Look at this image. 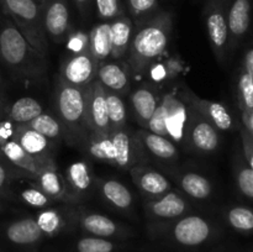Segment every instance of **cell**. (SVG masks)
Here are the masks:
<instances>
[{
    "label": "cell",
    "mask_w": 253,
    "mask_h": 252,
    "mask_svg": "<svg viewBox=\"0 0 253 252\" xmlns=\"http://www.w3.org/2000/svg\"><path fill=\"white\" fill-rule=\"evenodd\" d=\"M46 35L56 43L66 41L71 32V15L67 0H47L42 9Z\"/></svg>",
    "instance_id": "cell-14"
},
{
    "label": "cell",
    "mask_w": 253,
    "mask_h": 252,
    "mask_svg": "<svg viewBox=\"0 0 253 252\" xmlns=\"http://www.w3.org/2000/svg\"><path fill=\"white\" fill-rule=\"evenodd\" d=\"M169 235L174 242L184 247H197L212 236L214 227L205 217L187 214L169 222Z\"/></svg>",
    "instance_id": "cell-7"
},
{
    "label": "cell",
    "mask_w": 253,
    "mask_h": 252,
    "mask_svg": "<svg viewBox=\"0 0 253 252\" xmlns=\"http://www.w3.org/2000/svg\"><path fill=\"white\" fill-rule=\"evenodd\" d=\"M0 162H1V163H9V161H7L6 158H5L4 153H2L1 148H0Z\"/></svg>",
    "instance_id": "cell-51"
},
{
    "label": "cell",
    "mask_w": 253,
    "mask_h": 252,
    "mask_svg": "<svg viewBox=\"0 0 253 252\" xmlns=\"http://www.w3.org/2000/svg\"><path fill=\"white\" fill-rule=\"evenodd\" d=\"M145 130H148L150 132L156 133V135L167 137V132H166V103L163 95L161 98L160 104L156 108L155 113L152 114L151 119L148 120V124Z\"/></svg>",
    "instance_id": "cell-43"
},
{
    "label": "cell",
    "mask_w": 253,
    "mask_h": 252,
    "mask_svg": "<svg viewBox=\"0 0 253 252\" xmlns=\"http://www.w3.org/2000/svg\"><path fill=\"white\" fill-rule=\"evenodd\" d=\"M251 0H231L227 5L226 17L229 27L230 56L236 51L251 27Z\"/></svg>",
    "instance_id": "cell-16"
},
{
    "label": "cell",
    "mask_w": 253,
    "mask_h": 252,
    "mask_svg": "<svg viewBox=\"0 0 253 252\" xmlns=\"http://www.w3.org/2000/svg\"><path fill=\"white\" fill-rule=\"evenodd\" d=\"M12 138L30 155L40 158H48V160L53 158L54 143L30 126L16 124Z\"/></svg>",
    "instance_id": "cell-23"
},
{
    "label": "cell",
    "mask_w": 253,
    "mask_h": 252,
    "mask_svg": "<svg viewBox=\"0 0 253 252\" xmlns=\"http://www.w3.org/2000/svg\"><path fill=\"white\" fill-rule=\"evenodd\" d=\"M237 103L240 111L253 110V78L241 67L237 77Z\"/></svg>",
    "instance_id": "cell-39"
},
{
    "label": "cell",
    "mask_w": 253,
    "mask_h": 252,
    "mask_svg": "<svg viewBox=\"0 0 253 252\" xmlns=\"http://www.w3.org/2000/svg\"><path fill=\"white\" fill-rule=\"evenodd\" d=\"M20 175H27V177H32V175L25 173L24 170L14 167V166L10 165V163L0 162V190L5 189V188L9 185V183L14 179V178L20 177Z\"/></svg>",
    "instance_id": "cell-45"
},
{
    "label": "cell",
    "mask_w": 253,
    "mask_h": 252,
    "mask_svg": "<svg viewBox=\"0 0 253 252\" xmlns=\"http://www.w3.org/2000/svg\"><path fill=\"white\" fill-rule=\"evenodd\" d=\"M2 111V106H1V104H0V113H1Z\"/></svg>",
    "instance_id": "cell-55"
},
{
    "label": "cell",
    "mask_w": 253,
    "mask_h": 252,
    "mask_svg": "<svg viewBox=\"0 0 253 252\" xmlns=\"http://www.w3.org/2000/svg\"><path fill=\"white\" fill-rule=\"evenodd\" d=\"M98 185L103 199L108 204H110L114 209L124 212H127L132 209V193L125 184L116 179L105 178V179L99 180Z\"/></svg>",
    "instance_id": "cell-25"
},
{
    "label": "cell",
    "mask_w": 253,
    "mask_h": 252,
    "mask_svg": "<svg viewBox=\"0 0 253 252\" xmlns=\"http://www.w3.org/2000/svg\"><path fill=\"white\" fill-rule=\"evenodd\" d=\"M146 216L153 222L169 224L192 211L189 199L179 190L172 189L170 192L145 202Z\"/></svg>",
    "instance_id": "cell-6"
},
{
    "label": "cell",
    "mask_w": 253,
    "mask_h": 252,
    "mask_svg": "<svg viewBox=\"0 0 253 252\" xmlns=\"http://www.w3.org/2000/svg\"><path fill=\"white\" fill-rule=\"evenodd\" d=\"M64 179L67 183V200L78 202L88 197L93 188L94 177L86 161H76L67 168Z\"/></svg>",
    "instance_id": "cell-21"
},
{
    "label": "cell",
    "mask_w": 253,
    "mask_h": 252,
    "mask_svg": "<svg viewBox=\"0 0 253 252\" xmlns=\"http://www.w3.org/2000/svg\"><path fill=\"white\" fill-rule=\"evenodd\" d=\"M0 148L10 165L24 170L25 173L32 175L34 178L47 168H57L56 161L53 158L48 160V158H40L30 155L14 138H10V140L0 143Z\"/></svg>",
    "instance_id": "cell-17"
},
{
    "label": "cell",
    "mask_w": 253,
    "mask_h": 252,
    "mask_svg": "<svg viewBox=\"0 0 253 252\" xmlns=\"http://www.w3.org/2000/svg\"><path fill=\"white\" fill-rule=\"evenodd\" d=\"M234 175L236 187L242 197L253 200V169L247 163L242 150L236 151L234 157Z\"/></svg>",
    "instance_id": "cell-32"
},
{
    "label": "cell",
    "mask_w": 253,
    "mask_h": 252,
    "mask_svg": "<svg viewBox=\"0 0 253 252\" xmlns=\"http://www.w3.org/2000/svg\"><path fill=\"white\" fill-rule=\"evenodd\" d=\"M36 184L54 203L67 202V183L57 168H47L35 177Z\"/></svg>",
    "instance_id": "cell-30"
},
{
    "label": "cell",
    "mask_w": 253,
    "mask_h": 252,
    "mask_svg": "<svg viewBox=\"0 0 253 252\" xmlns=\"http://www.w3.org/2000/svg\"><path fill=\"white\" fill-rule=\"evenodd\" d=\"M136 136L143 152L145 163L147 158H152L161 163H172L179 157L177 146L165 136L156 135L145 128H140Z\"/></svg>",
    "instance_id": "cell-20"
},
{
    "label": "cell",
    "mask_w": 253,
    "mask_h": 252,
    "mask_svg": "<svg viewBox=\"0 0 253 252\" xmlns=\"http://www.w3.org/2000/svg\"><path fill=\"white\" fill-rule=\"evenodd\" d=\"M224 217L230 227L241 234H253V208L230 207L225 210Z\"/></svg>",
    "instance_id": "cell-33"
},
{
    "label": "cell",
    "mask_w": 253,
    "mask_h": 252,
    "mask_svg": "<svg viewBox=\"0 0 253 252\" xmlns=\"http://www.w3.org/2000/svg\"><path fill=\"white\" fill-rule=\"evenodd\" d=\"M1 6L32 48L42 57H46L48 42L42 21L43 5L36 0H1Z\"/></svg>",
    "instance_id": "cell-3"
},
{
    "label": "cell",
    "mask_w": 253,
    "mask_h": 252,
    "mask_svg": "<svg viewBox=\"0 0 253 252\" xmlns=\"http://www.w3.org/2000/svg\"><path fill=\"white\" fill-rule=\"evenodd\" d=\"M20 199L25 203L26 205L31 208H36V209L43 210L47 208L53 207L54 202L49 197H47L39 187L36 183L31 184V187L24 188L19 194Z\"/></svg>",
    "instance_id": "cell-40"
},
{
    "label": "cell",
    "mask_w": 253,
    "mask_h": 252,
    "mask_svg": "<svg viewBox=\"0 0 253 252\" xmlns=\"http://www.w3.org/2000/svg\"><path fill=\"white\" fill-rule=\"evenodd\" d=\"M166 103V132L175 146H185L192 108L175 91L163 95Z\"/></svg>",
    "instance_id": "cell-8"
},
{
    "label": "cell",
    "mask_w": 253,
    "mask_h": 252,
    "mask_svg": "<svg viewBox=\"0 0 253 252\" xmlns=\"http://www.w3.org/2000/svg\"><path fill=\"white\" fill-rule=\"evenodd\" d=\"M2 236L10 244L16 246H30L41 241L43 234L40 230L35 217H21L4 226Z\"/></svg>",
    "instance_id": "cell-24"
},
{
    "label": "cell",
    "mask_w": 253,
    "mask_h": 252,
    "mask_svg": "<svg viewBox=\"0 0 253 252\" xmlns=\"http://www.w3.org/2000/svg\"><path fill=\"white\" fill-rule=\"evenodd\" d=\"M96 14L101 21H111L125 14L123 0H95Z\"/></svg>",
    "instance_id": "cell-41"
},
{
    "label": "cell",
    "mask_w": 253,
    "mask_h": 252,
    "mask_svg": "<svg viewBox=\"0 0 253 252\" xmlns=\"http://www.w3.org/2000/svg\"><path fill=\"white\" fill-rule=\"evenodd\" d=\"M83 146L89 157L99 162L114 165V147L110 133H86L82 140Z\"/></svg>",
    "instance_id": "cell-29"
},
{
    "label": "cell",
    "mask_w": 253,
    "mask_h": 252,
    "mask_svg": "<svg viewBox=\"0 0 253 252\" xmlns=\"http://www.w3.org/2000/svg\"><path fill=\"white\" fill-rule=\"evenodd\" d=\"M240 135H241L242 153H244L249 166L253 169V137L242 126H240Z\"/></svg>",
    "instance_id": "cell-46"
},
{
    "label": "cell",
    "mask_w": 253,
    "mask_h": 252,
    "mask_svg": "<svg viewBox=\"0 0 253 252\" xmlns=\"http://www.w3.org/2000/svg\"><path fill=\"white\" fill-rule=\"evenodd\" d=\"M114 147V167L123 170H130L137 163H145L136 132L127 126L110 132Z\"/></svg>",
    "instance_id": "cell-12"
},
{
    "label": "cell",
    "mask_w": 253,
    "mask_h": 252,
    "mask_svg": "<svg viewBox=\"0 0 253 252\" xmlns=\"http://www.w3.org/2000/svg\"><path fill=\"white\" fill-rule=\"evenodd\" d=\"M241 126L253 137V110L241 111Z\"/></svg>",
    "instance_id": "cell-48"
},
{
    "label": "cell",
    "mask_w": 253,
    "mask_h": 252,
    "mask_svg": "<svg viewBox=\"0 0 253 252\" xmlns=\"http://www.w3.org/2000/svg\"><path fill=\"white\" fill-rule=\"evenodd\" d=\"M173 14L160 10L150 19L133 25L127 64L133 77L143 76L167 51L173 31Z\"/></svg>",
    "instance_id": "cell-1"
},
{
    "label": "cell",
    "mask_w": 253,
    "mask_h": 252,
    "mask_svg": "<svg viewBox=\"0 0 253 252\" xmlns=\"http://www.w3.org/2000/svg\"><path fill=\"white\" fill-rule=\"evenodd\" d=\"M226 9L217 0H208L204 9L208 39L215 58L220 64H226L230 57V39L227 27Z\"/></svg>",
    "instance_id": "cell-5"
},
{
    "label": "cell",
    "mask_w": 253,
    "mask_h": 252,
    "mask_svg": "<svg viewBox=\"0 0 253 252\" xmlns=\"http://www.w3.org/2000/svg\"><path fill=\"white\" fill-rule=\"evenodd\" d=\"M113 37H111L110 21H103L94 25L89 32V51L91 56L101 63L111 59Z\"/></svg>",
    "instance_id": "cell-27"
},
{
    "label": "cell",
    "mask_w": 253,
    "mask_h": 252,
    "mask_svg": "<svg viewBox=\"0 0 253 252\" xmlns=\"http://www.w3.org/2000/svg\"><path fill=\"white\" fill-rule=\"evenodd\" d=\"M98 67L99 62L91 56L88 48L81 53L71 54L64 59L61 66L59 79L71 85L85 88L96 79Z\"/></svg>",
    "instance_id": "cell-11"
},
{
    "label": "cell",
    "mask_w": 253,
    "mask_h": 252,
    "mask_svg": "<svg viewBox=\"0 0 253 252\" xmlns=\"http://www.w3.org/2000/svg\"><path fill=\"white\" fill-rule=\"evenodd\" d=\"M217 1H220V2H221V4H224L225 6L227 7V5L230 4V1H231V0H217Z\"/></svg>",
    "instance_id": "cell-52"
},
{
    "label": "cell",
    "mask_w": 253,
    "mask_h": 252,
    "mask_svg": "<svg viewBox=\"0 0 253 252\" xmlns=\"http://www.w3.org/2000/svg\"><path fill=\"white\" fill-rule=\"evenodd\" d=\"M54 106L63 130L81 143L86 135L84 88L67 84L58 78L54 90Z\"/></svg>",
    "instance_id": "cell-4"
},
{
    "label": "cell",
    "mask_w": 253,
    "mask_h": 252,
    "mask_svg": "<svg viewBox=\"0 0 253 252\" xmlns=\"http://www.w3.org/2000/svg\"><path fill=\"white\" fill-rule=\"evenodd\" d=\"M161 98L162 95L158 91L157 85H153L151 83L142 84L131 91V108H132L133 116L141 128H146L148 120L160 104Z\"/></svg>",
    "instance_id": "cell-22"
},
{
    "label": "cell",
    "mask_w": 253,
    "mask_h": 252,
    "mask_svg": "<svg viewBox=\"0 0 253 252\" xmlns=\"http://www.w3.org/2000/svg\"><path fill=\"white\" fill-rule=\"evenodd\" d=\"M184 69V62L179 56H170L163 61H157L150 67L151 78L155 82H165L174 79Z\"/></svg>",
    "instance_id": "cell-36"
},
{
    "label": "cell",
    "mask_w": 253,
    "mask_h": 252,
    "mask_svg": "<svg viewBox=\"0 0 253 252\" xmlns=\"http://www.w3.org/2000/svg\"><path fill=\"white\" fill-rule=\"evenodd\" d=\"M79 224L85 232L93 236L103 237V239L116 236L120 232V226L118 222L99 212L83 210L79 216Z\"/></svg>",
    "instance_id": "cell-28"
},
{
    "label": "cell",
    "mask_w": 253,
    "mask_h": 252,
    "mask_svg": "<svg viewBox=\"0 0 253 252\" xmlns=\"http://www.w3.org/2000/svg\"><path fill=\"white\" fill-rule=\"evenodd\" d=\"M178 95L200 116L209 121L219 131H230L235 127L234 118L226 105L217 101L207 100L193 93L188 86H182Z\"/></svg>",
    "instance_id": "cell-10"
},
{
    "label": "cell",
    "mask_w": 253,
    "mask_h": 252,
    "mask_svg": "<svg viewBox=\"0 0 253 252\" xmlns=\"http://www.w3.org/2000/svg\"><path fill=\"white\" fill-rule=\"evenodd\" d=\"M73 2L83 15H85L89 11V9H90L91 0H73Z\"/></svg>",
    "instance_id": "cell-50"
},
{
    "label": "cell",
    "mask_w": 253,
    "mask_h": 252,
    "mask_svg": "<svg viewBox=\"0 0 253 252\" xmlns=\"http://www.w3.org/2000/svg\"><path fill=\"white\" fill-rule=\"evenodd\" d=\"M131 179L141 194L147 199H155L173 189L169 178L147 163H137L130 168Z\"/></svg>",
    "instance_id": "cell-15"
},
{
    "label": "cell",
    "mask_w": 253,
    "mask_h": 252,
    "mask_svg": "<svg viewBox=\"0 0 253 252\" xmlns=\"http://www.w3.org/2000/svg\"><path fill=\"white\" fill-rule=\"evenodd\" d=\"M113 49L111 59H123L127 54L133 34V22L128 15L123 14L110 21Z\"/></svg>",
    "instance_id": "cell-26"
},
{
    "label": "cell",
    "mask_w": 253,
    "mask_h": 252,
    "mask_svg": "<svg viewBox=\"0 0 253 252\" xmlns=\"http://www.w3.org/2000/svg\"><path fill=\"white\" fill-rule=\"evenodd\" d=\"M131 69L127 62L121 59H109L99 63L96 81L106 89L120 95L127 93L131 86Z\"/></svg>",
    "instance_id": "cell-19"
},
{
    "label": "cell",
    "mask_w": 253,
    "mask_h": 252,
    "mask_svg": "<svg viewBox=\"0 0 253 252\" xmlns=\"http://www.w3.org/2000/svg\"><path fill=\"white\" fill-rule=\"evenodd\" d=\"M25 125L34 128L35 131H37L42 136L51 140L52 142L59 140L62 137V135H63L64 131L61 121L48 113L40 114L37 118H35L34 120L30 121L29 124H25Z\"/></svg>",
    "instance_id": "cell-35"
},
{
    "label": "cell",
    "mask_w": 253,
    "mask_h": 252,
    "mask_svg": "<svg viewBox=\"0 0 253 252\" xmlns=\"http://www.w3.org/2000/svg\"><path fill=\"white\" fill-rule=\"evenodd\" d=\"M0 58L14 72L36 78L44 72L42 57L32 48L14 22L6 21L0 29Z\"/></svg>",
    "instance_id": "cell-2"
},
{
    "label": "cell",
    "mask_w": 253,
    "mask_h": 252,
    "mask_svg": "<svg viewBox=\"0 0 253 252\" xmlns=\"http://www.w3.org/2000/svg\"><path fill=\"white\" fill-rule=\"evenodd\" d=\"M76 247L77 252H113L115 250L114 242L96 236L83 237L77 242Z\"/></svg>",
    "instance_id": "cell-42"
},
{
    "label": "cell",
    "mask_w": 253,
    "mask_h": 252,
    "mask_svg": "<svg viewBox=\"0 0 253 252\" xmlns=\"http://www.w3.org/2000/svg\"><path fill=\"white\" fill-rule=\"evenodd\" d=\"M106 106H108V118L110 132L125 127L126 120H127V113H126L125 101L123 100L120 94L114 91L106 90Z\"/></svg>",
    "instance_id": "cell-34"
},
{
    "label": "cell",
    "mask_w": 253,
    "mask_h": 252,
    "mask_svg": "<svg viewBox=\"0 0 253 252\" xmlns=\"http://www.w3.org/2000/svg\"><path fill=\"white\" fill-rule=\"evenodd\" d=\"M86 133H110L105 88L98 81L84 88Z\"/></svg>",
    "instance_id": "cell-9"
},
{
    "label": "cell",
    "mask_w": 253,
    "mask_h": 252,
    "mask_svg": "<svg viewBox=\"0 0 253 252\" xmlns=\"http://www.w3.org/2000/svg\"><path fill=\"white\" fill-rule=\"evenodd\" d=\"M43 113L40 101L31 96H22L12 103L7 111V120L17 125H25Z\"/></svg>",
    "instance_id": "cell-31"
},
{
    "label": "cell",
    "mask_w": 253,
    "mask_h": 252,
    "mask_svg": "<svg viewBox=\"0 0 253 252\" xmlns=\"http://www.w3.org/2000/svg\"><path fill=\"white\" fill-rule=\"evenodd\" d=\"M242 68L253 78V47H250L245 52L244 61H242Z\"/></svg>",
    "instance_id": "cell-49"
},
{
    "label": "cell",
    "mask_w": 253,
    "mask_h": 252,
    "mask_svg": "<svg viewBox=\"0 0 253 252\" xmlns=\"http://www.w3.org/2000/svg\"><path fill=\"white\" fill-rule=\"evenodd\" d=\"M185 146L200 155H210L220 147V131L193 109Z\"/></svg>",
    "instance_id": "cell-13"
},
{
    "label": "cell",
    "mask_w": 253,
    "mask_h": 252,
    "mask_svg": "<svg viewBox=\"0 0 253 252\" xmlns=\"http://www.w3.org/2000/svg\"><path fill=\"white\" fill-rule=\"evenodd\" d=\"M125 2L133 25L150 19L161 10L158 0H125Z\"/></svg>",
    "instance_id": "cell-38"
},
{
    "label": "cell",
    "mask_w": 253,
    "mask_h": 252,
    "mask_svg": "<svg viewBox=\"0 0 253 252\" xmlns=\"http://www.w3.org/2000/svg\"><path fill=\"white\" fill-rule=\"evenodd\" d=\"M67 48L71 51V53H81L89 48V35L83 31H73L69 32L66 39Z\"/></svg>",
    "instance_id": "cell-44"
},
{
    "label": "cell",
    "mask_w": 253,
    "mask_h": 252,
    "mask_svg": "<svg viewBox=\"0 0 253 252\" xmlns=\"http://www.w3.org/2000/svg\"><path fill=\"white\" fill-rule=\"evenodd\" d=\"M15 125H16V124L11 123V121L9 120L4 121V123H0V143L12 138Z\"/></svg>",
    "instance_id": "cell-47"
},
{
    "label": "cell",
    "mask_w": 253,
    "mask_h": 252,
    "mask_svg": "<svg viewBox=\"0 0 253 252\" xmlns=\"http://www.w3.org/2000/svg\"><path fill=\"white\" fill-rule=\"evenodd\" d=\"M0 5H1V0H0Z\"/></svg>",
    "instance_id": "cell-56"
},
{
    "label": "cell",
    "mask_w": 253,
    "mask_h": 252,
    "mask_svg": "<svg viewBox=\"0 0 253 252\" xmlns=\"http://www.w3.org/2000/svg\"><path fill=\"white\" fill-rule=\"evenodd\" d=\"M1 210H2V203L0 202V211H1Z\"/></svg>",
    "instance_id": "cell-54"
},
{
    "label": "cell",
    "mask_w": 253,
    "mask_h": 252,
    "mask_svg": "<svg viewBox=\"0 0 253 252\" xmlns=\"http://www.w3.org/2000/svg\"><path fill=\"white\" fill-rule=\"evenodd\" d=\"M167 172L173 178L179 192L187 198L198 202H204L212 197L214 188L211 182L202 173L194 170L174 169V168H167Z\"/></svg>",
    "instance_id": "cell-18"
},
{
    "label": "cell",
    "mask_w": 253,
    "mask_h": 252,
    "mask_svg": "<svg viewBox=\"0 0 253 252\" xmlns=\"http://www.w3.org/2000/svg\"><path fill=\"white\" fill-rule=\"evenodd\" d=\"M37 225H39L40 230L43 235H48V236H53V235L58 234L62 229H63L64 224V215L61 209L51 207L47 209L41 210L35 217Z\"/></svg>",
    "instance_id": "cell-37"
},
{
    "label": "cell",
    "mask_w": 253,
    "mask_h": 252,
    "mask_svg": "<svg viewBox=\"0 0 253 252\" xmlns=\"http://www.w3.org/2000/svg\"><path fill=\"white\" fill-rule=\"evenodd\" d=\"M37 2H39V4H41V5H44V2L47 1V0H36Z\"/></svg>",
    "instance_id": "cell-53"
}]
</instances>
